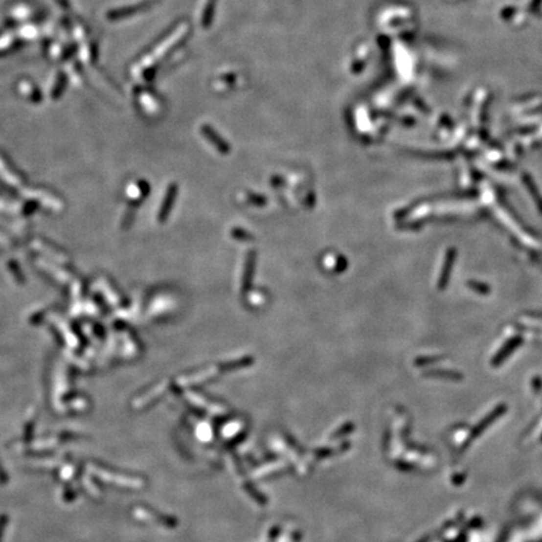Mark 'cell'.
<instances>
[{"instance_id": "cell-2", "label": "cell", "mask_w": 542, "mask_h": 542, "mask_svg": "<svg viewBox=\"0 0 542 542\" xmlns=\"http://www.w3.org/2000/svg\"><path fill=\"white\" fill-rule=\"evenodd\" d=\"M471 288H474V289H478V290H481L482 289V292L483 293H487L488 292V288L485 285V284H476V283H471L470 284Z\"/></svg>"}, {"instance_id": "cell-1", "label": "cell", "mask_w": 542, "mask_h": 542, "mask_svg": "<svg viewBox=\"0 0 542 542\" xmlns=\"http://www.w3.org/2000/svg\"><path fill=\"white\" fill-rule=\"evenodd\" d=\"M453 256H454V255H453V250H452V252H450V254H448L447 264H446V269H444V271H443V277L441 279V284L442 283H443V284L447 283V276H448V272H450V271H448V269H450V266L453 264Z\"/></svg>"}]
</instances>
